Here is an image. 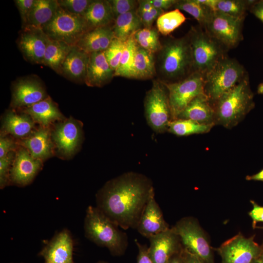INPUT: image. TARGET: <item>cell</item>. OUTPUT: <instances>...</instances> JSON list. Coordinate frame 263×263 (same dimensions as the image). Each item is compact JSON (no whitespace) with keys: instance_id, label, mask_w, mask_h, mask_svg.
<instances>
[{"instance_id":"cell-1","label":"cell","mask_w":263,"mask_h":263,"mask_svg":"<svg viewBox=\"0 0 263 263\" xmlns=\"http://www.w3.org/2000/svg\"><path fill=\"white\" fill-rule=\"evenodd\" d=\"M153 192L148 177L134 171L125 172L107 181L97 191L96 207L122 229H136Z\"/></svg>"},{"instance_id":"cell-2","label":"cell","mask_w":263,"mask_h":263,"mask_svg":"<svg viewBox=\"0 0 263 263\" xmlns=\"http://www.w3.org/2000/svg\"><path fill=\"white\" fill-rule=\"evenodd\" d=\"M157 79L170 84L184 79L194 73L189 38L169 37L155 55Z\"/></svg>"},{"instance_id":"cell-3","label":"cell","mask_w":263,"mask_h":263,"mask_svg":"<svg viewBox=\"0 0 263 263\" xmlns=\"http://www.w3.org/2000/svg\"><path fill=\"white\" fill-rule=\"evenodd\" d=\"M119 227L96 207H88L84 221L85 236L116 257L123 255L129 244L127 234Z\"/></svg>"},{"instance_id":"cell-4","label":"cell","mask_w":263,"mask_h":263,"mask_svg":"<svg viewBox=\"0 0 263 263\" xmlns=\"http://www.w3.org/2000/svg\"><path fill=\"white\" fill-rule=\"evenodd\" d=\"M212 105L215 124L227 129L237 125L255 106L248 74Z\"/></svg>"},{"instance_id":"cell-5","label":"cell","mask_w":263,"mask_h":263,"mask_svg":"<svg viewBox=\"0 0 263 263\" xmlns=\"http://www.w3.org/2000/svg\"><path fill=\"white\" fill-rule=\"evenodd\" d=\"M189 40L194 72L205 75L228 50L200 25L191 26Z\"/></svg>"},{"instance_id":"cell-6","label":"cell","mask_w":263,"mask_h":263,"mask_svg":"<svg viewBox=\"0 0 263 263\" xmlns=\"http://www.w3.org/2000/svg\"><path fill=\"white\" fill-rule=\"evenodd\" d=\"M248 74L242 64L227 55L205 75L204 93L212 104Z\"/></svg>"},{"instance_id":"cell-7","label":"cell","mask_w":263,"mask_h":263,"mask_svg":"<svg viewBox=\"0 0 263 263\" xmlns=\"http://www.w3.org/2000/svg\"><path fill=\"white\" fill-rule=\"evenodd\" d=\"M145 116L148 124L157 133L168 132L172 115L167 88L158 79H153L144 100Z\"/></svg>"},{"instance_id":"cell-8","label":"cell","mask_w":263,"mask_h":263,"mask_svg":"<svg viewBox=\"0 0 263 263\" xmlns=\"http://www.w3.org/2000/svg\"><path fill=\"white\" fill-rule=\"evenodd\" d=\"M42 29L50 39L70 46H75L89 31L82 16L70 13L60 7L51 20Z\"/></svg>"},{"instance_id":"cell-9","label":"cell","mask_w":263,"mask_h":263,"mask_svg":"<svg viewBox=\"0 0 263 263\" xmlns=\"http://www.w3.org/2000/svg\"><path fill=\"white\" fill-rule=\"evenodd\" d=\"M171 228L179 237L184 248L204 263H212L211 250L208 241L194 218H183Z\"/></svg>"},{"instance_id":"cell-10","label":"cell","mask_w":263,"mask_h":263,"mask_svg":"<svg viewBox=\"0 0 263 263\" xmlns=\"http://www.w3.org/2000/svg\"><path fill=\"white\" fill-rule=\"evenodd\" d=\"M244 19L213 12L204 29L229 51L236 48L243 39Z\"/></svg>"},{"instance_id":"cell-11","label":"cell","mask_w":263,"mask_h":263,"mask_svg":"<svg viewBox=\"0 0 263 263\" xmlns=\"http://www.w3.org/2000/svg\"><path fill=\"white\" fill-rule=\"evenodd\" d=\"M164 84L168 91L172 120L176 119L195 97L205 94V76L197 72L180 81Z\"/></svg>"},{"instance_id":"cell-12","label":"cell","mask_w":263,"mask_h":263,"mask_svg":"<svg viewBox=\"0 0 263 263\" xmlns=\"http://www.w3.org/2000/svg\"><path fill=\"white\" fill-rule=\"evenodd\" d=\"M51 137L57 152L64 157H71L82 143V125L72 117L58 121L51 132Z\"/></svg>"},{"instance_id":"cell-13","label":"cell","mask_w":263,"mask_h":263,"mask_svg":"<svg viewBox=\"0 0 263 263\" xmlns=\"http://www.w3.org/2000/svg\"><path fill=\"white\" fill-rule=\"evenodd\" d=\"M254 238L239 233L225 242L218 249L223 263H253L261 249Z\"/></svg>"},{"instance_id":"cell-14","label":"cell","mask_w":263,"mask_h":263,"mask_svg":"<svg viewBox=\"0 0 263 263\" xmlns=\"http://www.w3.org/2000/svg\"><path fill=\"white\" fill-rule=\"evenodd\" d=\"M44 85L37 76L18 78L12 84V108H25L47 98Z\"/></svg>"},{"instance_id":"cell-15","label":"cell","mask_w":263,"mask_h":263,"mask_svg":"<svg viewBox=\"0 0 263 263\" xmlns=\"http://www.w3.org/2000/svg\"><path fill=\"white\" fill-rule=\"evenodd\" d=\"M49 38L42 28H22L17 42L25 59L32 64H42Z\"/></svg>"},{"instance_id":"cell-16","label":"cell","mask_w":263,"mask_h":263,"mask_svg":"<svg viewBox=\"0 0 263 263\" xmlns=\"http://www.w3.org/2000/svg\"><path fill=\"white\" fill-rule=\"evenodd\" d=\"M74 245L70 231L64 228L45 243L38 255L44 259V263H75Z\"/></svg>"},{"instance_id":"cell-17","label":"cell","mask_w":263,"mask_h":263,"mask_svg":"<svg viewBox=\"0 0 263 263\" xmlns=\"http://www.w3.org/2000/svg\"><path fill=\"white\" fill-rule=\"evenodd\" d=\"M42 167V161L34 158L23 147L16 152L10 173V184L24 187L30 184Z\"/></svg>"},{"instance_id":"cell-18","label":"cell","mask_w":263,"mask_h":263,"mask_svg":"<svg viewBox=\"0 0 263 263\" xmlns=\"http://www.w3.org/2000/svg\"><path fill=\"white\" fill-rule=\"evenodd\" d=\"M149 254L154 263H168L183 249L180 239L172 229L152 236L149 239Z\"/></svg>"},{"instance_id":"cell-19","label":"cell","mask_w":263,"mask_h":263,"mask_svg":"<svg viewBox=\"0 0 263 263\" xmlns=\"http://www.w3.org/2000/svg\"><path fill=\"white\" fill-rule=\"evenodd\" d=\"M169 228L153 192L147 202L136 229L142 236L149 239Z\"/></svg>"},{"instance_id":"cell-20","label":"cell","mask_w":263,"mask_h":263,"mask_svg":"<svg viewBox=\"0 0 263 263\" xmlns=\"http://www.w3.org/2000/svg\"><path fill=\"white\" fill-rule=\"evenodd\" d=\"M19 144L26 149L33 157L42 162L53 155L55 147L50 129L41 126L22 139Z\"/></svg>"},{"instance_id":"cell-21","label":"cell","mask_w":263,"mask_h":263,"mask_svg":"<svg viewBox=\"0 0 263 263\" xmlns=\"http://www.w3.org/2000/svg\"><path fill=\"white\" fill-rule=\"evenodd\" d=\"M114 76V71L108 63L104 52L89 54L84 83L89 87H102Z\"/></svg>"},{"instance_id":"cell-22","label":"cell","mask_w":263,"mask_h":263,"mask_svg":"<svg viewBox=\"0 0 263 263\" xmlns=\"http://www.w3.org/2000/svg\"><path fill=\"white\" fill-rule=\"evenodd\" d=\"M112 25L98 27L87 31L75 46L88 54L104 52L114 38Z\"/></svg>"},{"instance_id":"cell-23","label":"cell","mask_w":263,"mask_h":263,"mask_svg":"<svg viewBox=\"0 0 263 263\" xmlns=\"http://www.w3.org/2000/svg\"><path fill=\"white\" fill-rule=\"evenodd\" d=\"M89 54L73 46L60 69V75L75 82H84Z\"/></svg>"},{"instance_id":"cell-24","label":"cell","mask_w":263,"mask_h":263,"mask_svg":"<svg viewBox=\"0 0 263 263\" xmlns=\"http://www.w3.org/2000/svg\"><path fill=\"white\" fill-rule=\"evenodd\" d=\"M23 112L29 115L35 123L43 127H49L53 123L64 118L56 104L50 96L25 107Z\"/></svg>"},{"instance_id":"cell-25","label":"cell","mask_w":263,"mask_h":263,"mask_svg":"<svg viewBox=\"0 0 263 263\" xmlns=\"http://www.w3.org/2000/svg\"><path fill=\"white\" fill-rule=\"evenodd\" d=\"M176 119H190L205 124H215L213 107L205 94L192 100Z\"/></svg>"},{"instance_id":"cell-26","label":"cell","mask_w":263,"mask_h":263,"mask_svg":"<svg viewBox=\"0 0 263 263\" xmlns=\"http://www.w3.org/2000/svg\"><path fill=\"white\" fill-rule=\"evenodd\" d=\"M35 123L28 114L23 112L18 114L9 110L3 117L2 134H9L16 138L23 139L34 131Z\"/></svg>"},{"instance_id":"cell-27","label":"cell","mask_w":263,"mask_h":263,"mask_svg":"<svg viewBox=\"0 0 263 263\" xmlns=\"http://www.w3.org/2000/svg\"><path fill=\"white\" fill-rule=\"evenodd\" d=\"M82 17L89 30L112 25L114 20L108 0H93Z\"/></svg>"},{"instance_id":"cell-28","label":"cell","mask_w":263,"mask_h":263,"mask_svg":"<svg viewBox=\"0 0 263 263\" xmlns=\"http://www.w3.org/2000/svg\"><path fill=\"white\" fill-rule=\"evenodd\" d=\"M59 6L57 0H35L26 24L42 28L55 16Z\"/></svg>"},{"instance_id":"cell-29","label":"cell","mask_w":263,"mask_h":263,"mask_svg":"<svg viewBox=\"0 0 263 263\" xmlns=\"http://www.w3.org/2000/svg\"><path fill=\"white\" fill-rule=\"evenodd\" d=\"M142 28L143 25L136 10L118 16L112 25L114 38L124 41Z\"/></svg>"},{"instance_id":"cell-30","label":"cell","mask_w":263,"mask_h":263,"mask_svg":"<svg viewBox=\"0 0 263 263\" xmlns=\"http://www.w3.org/2000/svg\"><path fill=\"white\" fill-rule=\"evenodd\" d=\"M134 79H149L156 76L154 55L136 44L134 61Z\"/></svg>"},{"instance_id":"cell-31","label":"cell","mask_w":263,"mask_h":263,"mask_svg":"<svg viewBox=\"0 0 263 263\" xmlns=\"http://www.w3.org/2000/svg\"><path fill=\"white\" fill-rule=\"evenodd\" d=\"M73 46L49 38L43 64L60 75L62 64Z\"/></svg>"},{"instance_id":"cell-32","label":"cell","mask_w":263,"mask_h":263,"mask_svg":"<svg viewBox=\"0 0 263 263\" xmlns=\"http://www.w3.org/2000/svg\"><path fill=\"white\" fill-rule=\"evenodd\" d=\"M214 125L202 124L190 119H176L169 123L168 132L178 136L206 133L209 132Z\"/></svg>"},{"instance_id":"cell-33","label":"cell","mask_w":263,"mask_h":263,"mask_svg":"<svg viewBox=\"0 0 263 263\" xmlns=\"http://www.w3.org/2000/svg\"><path fill=\"white\" fill-rule=\"evenodd\" d=\"M136 43L133 35L126 41L119 66L114 72V76L134 79V61Z\"/></svg>"},{"instance_id":"cell-34","label":"cell","mask_w":263,"mask_h":263,"mask_svg":"<svg viewBox=\"0 0 263 263\" xmlns=\"http://www.w3.org/2000/svg\"><path fill=\"white\" fill-rule=\"evenodd\" d=\"M173 8L190 15L197 21L199 25L203 28L213 13L210 9L197 0H177Z\"/></svg>"},{"instance_id":"cell-35","label":"cell","mask_w":263,"mask_h":263,"mask_svg":"<svg viewBox=\"0 0 263 263\" xmlns=\"http://www.w3.org/2000/svg\"><path fill=\"white\" fill-rule=\"evenodd\" d=\"M186 18L177 9L165 12L156 19V27L159 33L167 36L180 26Z\"/></svg>"},{"instance_id":"cell-36","label":"cell","mask_w":263,"mask_h":263,"mask_svg":"<svg viewBox=\"0 0 263 263\" xmlns=\"http://www.w3.org/2000/svg\"><path fill=\"white\" fill-rule=\"evenodd\" d=\"M158 33L157 29L152 27H143L138 30L133 35V37L138 46L155 55L162 46Z\"/></svg>"},{"instance_id":"cell-37","label":"cell","mask_w":263,"mask_h":263,"mask_svg":"<svg viewBox=\"0 0 263 263\" xmlns=\"http://www.w3.org/2000/svg\"><path fill=\"white\" fill-rule=\"evenodd\" d=\"M254 0H217L216 11L234 17L245 18Z\"/></svg>"},{"instance_id":"cell-38","label":"cell","mask_w":263,"mask_h":263,"mask_svg":"<svg viewBox=\"0 0 263 263\" xmlns=\"http://www.w3.org/2000/svg\"><path fill=\"white\" fill-rule=\"evenodd\" d=\"M126 41L114 38L108 48L104 52L108 63L114 72L119 66L126 45Z\"/></svg>"},{"instance_id":"cell-39","label":"cell","mask_w":263,"mask_h":263,"mask_svg":"<svg viewBox=\"0 0 263 263\" xmlns=\"http://www.w3.org/2000/svg\"><path fill=\"white\" fill-rule=\"evenodd\" d=\"M93 0H57L59 7L74 14L83 16Z\"/></svg>"},{"instance_id":"cell-40","label":"cell","mask_w":263,"mask_h":263,"mask_svg":"<svg viewBox=\"0 0 263 263\" xmlns=\"http://www.w3.org/2000/svg\"><path fill=\"white\" fill-rule=\"evenodd\" d=\"M114 19L118 16L137 9L138 1L134 0H108Z\"/></svg>"},{"instance_id":"cell-41","label":"cell","mask_w":263,"mask_h":263,"mask_svg":"<svg viewBox=\"0 0 263 263\" xmlns=\"http://www.w3.org/2000/svg\"><path fill=\"white\" fill-rule=\"evenodd\" d=\"M15 155L12 151L6 156L0 158V188L1 189L10 185V173Z\"/></svg>"},{"instance_id":"cell-42","label":"cell","mask_w":263,"mask_h":263,"mask_svg":"<svg viewBox=\"0 0 263 263\" xmlns=\"http://www.w3.org/2000/svg\"><path fill=\"white\" fill-rule=\"evenodd\" d=\"M143 27L151 28L154 21L165 12L153 7L150 12L141 11L136 10Z\"/></svg>"},{"instance_id":"cell-43","label":"cell","mask_w":263,"mask_h":263,"mask_svg":"<svg viewBox=\"0 0 263 263\" xmlns=\"http://www.w3.org/2000/svg\"><path fill=\"white\" fill-rule=\"evenodd\" d=\"M35 0H15V5L17 7L22 21V27L27 21L28 17L34 4Z\"/></svg>"},{"instance_id":"cell-44","label":"cell","mask_w":263,"mask_h":263,"mask_svg":"<svg viewBox=\"0 0 263 263\" xmlns=\"http://www.w3.org/2000/svg\"><path fill=\"white\" fill-rule=\"evenodd\" d=\"M16 148V144L13 139L2 134L0 137V158L6 156Z\"/></svg>"},{"instance_id":"cell-45","label":"cell","mask_w":263,"mask_h":263,"mask_svg":"<svg viewBox=\"0 0 263 263\" xmlns=\"http://www.w3.org/2000/svg\"><path fill=\"white\" fill-rule=\"evenodd\" d=\"M250 202L252 206V209L248 214L252 220V227L255 229L258 223H263V206L259 205L253 200H250Z\"/></svg>"},{"instance_id":"cell-46","label":"cell","mask_w":263,"mask_h":263,"mask_svg":"<svg viewBox=\"0 0 263 263\" xmlns=\"http://www.w3.org/2000/svg\"><path fill=\"white\" fill-rule=\"evenodd\" d=\"M134 242L138 251L136 263H154L149 254V247L141 244L137 239Z\"/></svg>"},{"instance_id":"cell-47","label":"cell","mask_w":263,"mask_h":263,"mask_svg":"<svg viewBox=\"0 0 263 263\" xmlns=\"http://www.w3.org/2000/svg\"><path fill=\"white\" fill-rule=\"evenodd\" d=\"M152 6L163 11L174 7L177 0H149Z\"/></svg>"},{"instance_id":"cell-48","label":"cell","mask_w":263,"mask_h":263,"mask_svg":"<svg viewBox=\"0 0 263 263\" xmlns=\"http://www.w3.org/2000/svg\"><path fill=\"white\" fill-rule=\"evenodd\" d=\"M249 11L263 23V0H255Z\"/></svg>"},{"instance_id":"cell-49","label":"cell","mask_w":263,"mask_h":263,"mask_svg":"<svg viewBox=\"0 0 263 263\" xmlns=\"http://www.w3.org/2000/svg\"><path fill=\"white\" fill-rule=\"evenodd\" d=\"M181 255L185 263H204L201 260L194 255L183 248Z\"/></svg>"},{"instance_id":"cell-50","label":"cell","mask_w":263,"mask_h":263,"mask_svg":"<svg viewBox=\"0 0 263 263\" xmlns=\"http://www.w3.org/2000/svg\"><path fill=\"white\" fill-rule=\"evenodd\" d=\"M199 2L208 7L213 12L216 11L217 0H197Z\"/></svg>"},{"instance_id":"cell-51","label":"cell","mask_w":263,"mask_h":263,"mask_svg":"<svg viewBox=\"0 0 263 263\" xmlns=\"http://www.w3.org/2000/svg\"><path fill=\"white\" fill-rule=\"evenodd\" d=\"M247 181H256L263 182V169L258 173L252 175H247L245 177Z\"/></svg>"},{"instance_id":"cell-52","label":"cell","mask_w":263,"mask_h":263,"mask_svg":"<svg viewBox=\"0 0 263 263\" xmlns=\"http://www.w3.org/2000/svg\"><path fill=\"white\" fill-rule=\"evenodd\" d=\"M168 263H185L181 255V252L173 256Z\"/></svg>"},{"instance_id":"cell-53","label":"cell","mask_w":263,"mask_h":263,"mask_svg":"<svg viewBox=\"0 0 263 263\" xmlns=\"http://www.w3.org/2000/svg\"><path fill=\"white\" fill-rule=\"evenodd\" d=\"M261 251L253 263H263V243L261 245Z\"/></svg>"},{"instance_id":"cell-54","label":"cell","mask_w":263,"mask_h":263,"mask_svg":"<svg viewBox=\"0 0 263 263\" xmlns=\"http://www.w3.org/2000/svg\"><path fill=\"white\" fill-rule=\"evenodd\" d=\"M257 93L259 94H263V82L259 85L257 89Z\"/></svg>"},{"instance_id":"cell-55","label":"cell","mask_w":263,"mask_h":263,"mask_svg":"<svg viewBox=\"0 0 263 263\" xmlns=\"http://www.w3.org/2000/svg\"><path fill=\"white\" fill-rule=\"evenodd\" d=\"M95 263H109L104 261H99Z\"/></svg>"},{"instance_id":"cell-56","label":"cell","mask_w":263,"mask_h":263,"mask_svg":"<svg viewBox=\"0 0 263 263\" xmlns=\"http://www.w3.org/2000/svg\"><path fill=\"white\" fill-rule=\"evenodd\" d=\"M257 228L263 229V226H256V228Z\"/></svg>"}]
</instances>
